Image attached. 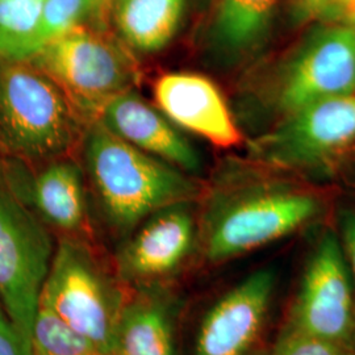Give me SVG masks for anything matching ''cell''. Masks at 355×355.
Listing matches in <instances>:
<instances>
[{
    "label": "cell",
    "mask_w": 355,
    "mask_h": 355,
    "mask_svg": "<svg viewBox=\"0 0 355 355\" xmlns=\"http://www.w3.org/2000/svg\"><path fill=\"white\" fill-rule=\"evenodd\" d=\"M91 0H45L38 33V51L76 26L89 24Z\"/></svg>",
    "instance_id": "cell-20"
},
{
    "label": "cell",
    "mask_w": 355,
    "mask_h": 355,
    "mask_svg": "<svg viewBox=\"0 0 355 355\" xmlns=\"http://www.w3.org/2000/svg\"><path fill=\"white\" fill-rule=\"evenodd\" d=\"M45 225L15 190L0 154V303L31 352L41 292L55 252Z\"/></svg>",
    "instance_id": "cell-4"
},
{
    "label": "cell",
    "mask_w": 355,
    "mask_h": 355,
    "mask_svg": "<svg viewBox=\"0 0 355 355\" xmlns=\"http://www.w3.org/2000/svg\"><path fill=\"white\" fill-rule=\"evenodd\" d=\"M3 157L15 190L46 225L64 233V237L78 239L86 230L83 170L73 155L44 162L36 173L26 162Z\"/></svg>",
    "instance_id": "cell-11"
},
{
    "label": "cell",
    "mask_w": 355,
    "mask_h": 355,
    "mask_svg": "<svg viewBox=\"0 0 355 355\" xmlns=\"http://www.w3.org/2000/svg\"><path fill=\"white\" fill-rule=\"evenodd\" d=\"M286 327L331 343L355 330V291L340 239L325 233L311 255Z\"/></svg>",
    "instance_id": "cell-7"
},
{
    "label": "cell",
    "mask_w": 355,
    "mask_h": 355,
    "mask_svg": "<svg viewBox=\"0 0 355 355\" xmlns=\"http://www.w3.org/2000/svg\"><path fill=\"white\" fill-rule=\"evenodd\" d=\"M272 270H258L227 292L204 316L195 355H248L265 325L275 291Z\"/></svg>",
    "instance_id": "cell-10"
},
{
    "label": "cell",
    "mask_w": 355,
    "mask_h": 355,
    "mask_svg": "<svg viewBox=\"0 0 355 355\" xmlns=\"http://www.w3.org/2000/svg\"><path fill=\"white\" fill-rule=\"evenodd\" d=\"M112 355H177L165 305L146 296L124 303L114 330Z\"/></svg>",
    "instance_id": "cell-16"
},
{
    "label": "cell",
    "mask_w": 355,
    "mask_h": 355,
    "mask_svg": "<svg viewBox=\"0 0 355 355\" xmlns=\"http://www.w3.org/2000/svg\"><path fill=\"white\" fill-rule=\"evenodd\" d=\"M32 352L33 355H104L42 304L33 322Z\"/></svg>",
    "instance_id": "cell-19"
},
{
    "label": "cell",
    "mask_w": 355,
    "mask_h": 355,
    "mask_svg": "<svg viewBox=\"0 0 355 355\" xmlns=\"http://www.w3.org/2000/svg\"><path fill=\"white\" fill-rule=\"evenodd\" d=\"M154 99L166 117L221 148L239 144L240 130L215 83L193 73H168L157 79Z\"/></svg>",
    "instance_id": "cell-12"
},
{
    "label": "cell",
    "mask_w": 355,
    "mask_h": 355,
    "mask_svg": "<svg viewBox=\"0 0 355 355\" xmlns=\"http://www.w3.org/2000/svg\"><path fill=\"white\" fill-rule=\"evenodd\" d=\"M318 211V198L305 191L272 187L243 193L211 220L205 257L218 263L250 253L304 227Z\"/></svg>",
    "instance_id": "cell-6"
},
{
    "label": "cell",
    "mask_w": 355,
    "mask_h": 355,
    "mask_svg": "<svg viewBox=\"0 0 355 355\" xmlns=\"http://www.w3.org/2000/svg\"><path fill=\"white\" fill-rule=\"evenodd\" d=\"M355 140V92L308 104L262 140L255 152L265 161L288 168L328 162Z\"/></svg>",
    "instance_id": "cell-8"
},
{
    "label": "cell",
    "mask_w": 355,
    "mask_h": 355,
    "mask_svg": "<svg viewBox=\"0 0 355 355\" xmlns=\"http://www.w3.org/2000/svg\"><path fill=\"white\" fill-rule=\"evenodd\" d=\"M186 0H117L112 26L132 51H162L177 35Z\"/></svg>",
    "instance_id": "cell-15"
},
{
    "label": "cell",
    "mask_w": 355,
    "mask_h": 355,
    "mask_svg": "<svg viewBox=\"0 0 355 355\" xmlns=\"http://www.w3.org/2000/svg\"><path fill=\"white\" fill-rule=\"evenodd\" d=\"M178 204L149 216V220L119 254L124 279L142 283L174 272L189 255L193 242V218Z\"/></svg>",
    "instance_id": "cell-13"
},
{
    "label": "cell",
    "mask_w": 355,
    "mask_h": 355,
    "mask_svg": "<svg viewBox=\"0 0 355 355\" xmlns=\"http://www.w3.org/2000/svg\"><path fill=\"white\" fill-rule=\"evenodd\" d=\"M278 0H218L214 23L217 48L230 55L253 51L270 28Z\"/></svg>",
    "instance_id": "cell-17"
},
{
    "label": "cell",
    "mask_w": 355,
    "mask_h": 355,
    "mask_svg": "<svg viewBox=\"0 0 355 355\" xmlns=\"http://www.w3.org/2000/svg\"><path fill=\"white\" fill-rule=\"evenodd\" d=\"M331 1L333 0H293V17L302 23L321 19Z\"/></svg>",
    "instance_id": "cell-25"
},
{
    "label": "cell",
    "mask_w": 355,
    "mask_h": 355,
    "mask_svg": "<svg viewBox=\"0 0 355 355\" xmlns=\"http://www.w3.org/2000/svg\"><path fill=\"white\" fill-rule=\"evenodd\" d=\"M82 146L92 187L108 221L119 230H130L195 195L193 183L178 167L137 149L101 121L89 124Z\"/></svg>",
    "instance_id": "cell-1"
},
{
    "label": "cell",
    "mask_w": 355,
    "mask_h": 355,
    "mask_svg": "<svg viewBox=\"0 0 355 355\" xmlns=\"http://www.w3.org/2000/svg\"><path fill=\"white\" fill-rule=\"evenodd\" d=\"M321 20L325 23H337L355 29V3L331 10L325 13Z\"/></svg>",
    "instance_id": "cell-26"
},
{
    "label": "cell",
    "mask_w": 355,
    "mask_h": 355,
    "mask_svg": "<svg viewBox=\"0 0 355 355\" xmlns=\"http://www.w3.org/2000/svg\"><path fill=\"white\" fill-rule=\"evenodd\" d=\"M116 136L142 152L186 171L199 168L200 159L173 123L133 91L105 104L99 120Z\"/></svg>",
    "instance_id": "cell-14"
},
{
    "label": "cell",
    "mask_w": 355,
    "mask_h": 355,
    "mask_svg": "<svg viewBox=\"0 0 355 355\" xmlns=\"http://www.w3.org/2000/svg\"><path fill=\"white\" fill-rule=\"evenodd\" d=\"M340 241L355 291V211H345L341 216Z\"/></svg>",
    "instance_id": "cell-23"
},
{
    "label": "cell",
    "mask_w": 355,
    "mask_h": 355,
    "mask_svg": "<svg viewBox=\"0 0 355 355\" xmlns=\"http://www.w3.org/2000/svg\"><path fill=\"white\" fill-rule=\"evenodd\" d=\"M0 355H33L0 304Z\"/></svg>",
    "instance_id": "cell-22"
},
{
    "label": "cell",
    "mask_w": 355,
    "mask_h": 355,
    "mask_svg": "<svg viewBox=\"0 0 355 355\" xmlns=\"http://www.w3.org/2000/svg\"><path fill=\"white\" fill-rule=\"evenodd\" d=\"M124 303L83 241L62 237L55 246L40 304L51 308L102 354L112 355Z\"/></svg>",
    "instance_id": "cell-5"
},
{
    "label": "cell",
    "mask_w": 355,
    "mask_h": 355,
    "mask_svg": "<svg viewBox=\"0 0 355 355\" xmlns=\"http://www.w3.org/2000/svg\"><path fill=\"white\" fill-rule=\"evenodd\" d=\"M349 347H350L352 355H355V330L353 336H352V338H350V341H349Z\"/></svg>",
    "instance_id": "cell-28"
},
{
    "label": "cell",
    "mask_w": 355,
    "mask_h": 355,
    "mask_svg": "<svg viewBox=\"0 0 355 355\" xmlns=\"http://www.w3.org/2000/svg\"><path fill=\"white\" fill-rule=\"evenodd\" d=\"M89 125L37 64L0 57V154L29 165L71 155Z\"/></svg>",
    "instance_id": "cell-2"
},
{
    "label": "cell",
    "mask_w": 355,
    "mask_h": 355,
    "mask_svg": "<svg viewBox=\"0 0 355 355\" xmlns=\"http://www.w3.org/2000/svg\"><path fill=\"white\" fill-rule=\"evenodd\" d=\"M61 87L83 119L99 120L105 104L139 79L128 46L111 32L76 26L29 58Z\"/></svg>",
    "instance_id": "cell-3"
},
{
    "label": "cell",
    "mask_w": 355,
    "mask_h": 355,
    "mask_svg": "<svg viewBox=\"0 0 355 355\" xmlns=\"http://www.w3.org/2000/svg\"><path fill=\"white\" fill-rule=\"evenodd\" d=\"M355 92V29L328 23L306 38L280 78L286 114L308 104Z\"/></svg>",
    "instance_id": "cell-9"
},
{
    "label": "cell",
    "mask_w": 355,
    "mask_h": 355,
    "mask_svg": "<svg viewBox=\"0 0 355 355\" xmlns=\"http://www.w3.org/2000/svg\"><path fill=\"white\" fill-rule=\"evenodd\" d=\"M261 355H352L349 343L316 338L284 327L277 341Z\"/></svg>",
    "instance_id": "cell-21"
},
{
    "label": "cell",
    "mask_w": 355,
    "mask_h": 355,
    "mask_svg": "<svg viewBox=\"0 0 355 355\" xmlns=\"http://www.w3.org/2000/svg\"><path fill=\"white\" fill-rule=\"evenodd\" d=\"M45 0H0V57L29 60L38 51Z\"/></svg>",
    "instance_id": "cell-18"
},
{
    "label": "cell",
    "mask_w": 355,
    "mask_h": 355,
    "mask_svg": "<svg viewBox=\"0 0 355 355\" xmlns=\"http://www.w3.org/2000/svg\"><path fill=\"white\" fill-rule=\"evenodd\" d=\"M116 1L117 0H91L87 26L101 32H110L112 26V12Z\"/></svg>",
    "instance_id": "cell-24"
},
{
    "label": "cell",
    "mask_w": 355,
    "mask_h": 355,
    "mask_svg": "<svg viewBox=\"0 0 355 355\" xmlns=\"http://www.w3.org/2000/svg\"><path fill=\"white\" fill-rule=\"evenodd\" d=\"M353 3H355V0H333L329 7L327 8V11L322 13V16H324L325 13L331 11V10H334V8H338V7H343V6H347V4H353ZM322 16H321V17H322ZM320 20H321V19H320Z\"/></svg>",
    "instance_id": "cell-27"
}]
</instances>
